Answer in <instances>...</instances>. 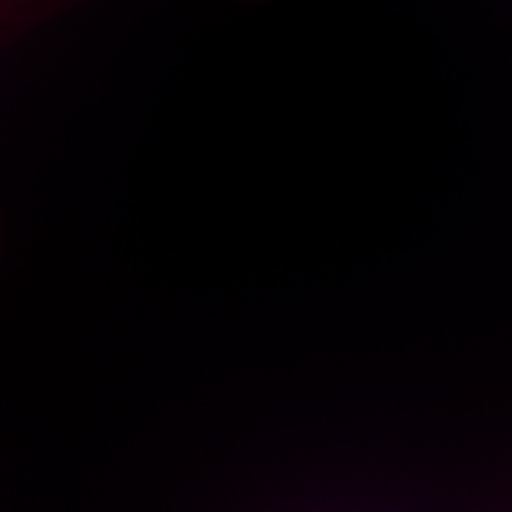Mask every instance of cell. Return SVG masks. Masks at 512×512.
<instances>
[]
</instances>
